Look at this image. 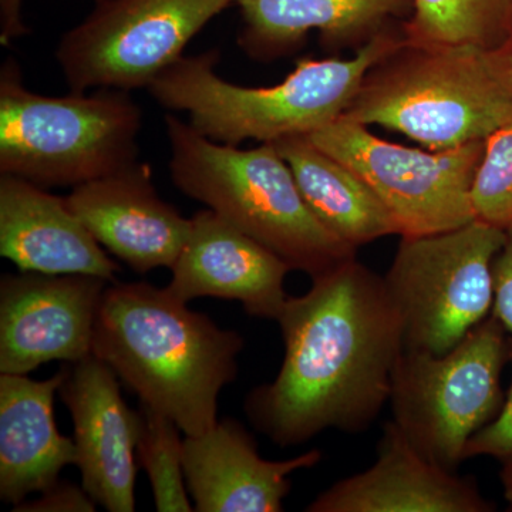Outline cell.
Returning a JSON list of instances; mask_svg holds the SVG:
<instances>
[{"label": "cell", "instance_id": "8", "mask_svg": "<svg viewBox=\"0 0 512 512\" xmlns=\"http://www.w3.org/2000/svg\"><path fill=\"white\" fill-rule=\"evenodd\" d=\"M505 229L481 220L402 237L383 276L403 333V349L446 355L493 313L494 261Z\"/></svg>", "mask_w": 512, "mask_h": 512}, {"label": "cell", "instance_id": "13", "mask_svg": "<svg viewBox=\"0 0 512 512\" xmlns=\"http://www.w3.org/2000/svg\"><path fill=\"white\" fill-rule=\"evenodd\" d=\"M66 200L101 247L137 274L173 268L190 235L191 218L160 197L150 165L138 160L72 188Z\"/></svg>", "mask_w": 512, "mask_h": 512}, {"label": "cell", "instance_id": "26", "mask_svg": "<svg viewBox=\"0 0 512 512\" xmlns=\"http://www.w3.org/2000/svg\"><path fill=\"white\" fill-rule=\"evenodd\" d=\"M493 316L512 335V225L494 261Z\"/></svg>", "mask_w": 512, "mask_h": 512}, {"label": "cell", "instance_id": "1", "mask_svg": "<svg viewBox=\"0 0 512 512\" xmlns=\"http://www.w3.org/2000/svg\"><path fill=\"white\" fill-rule=\"evenodd\" d=\"M276 322L284 362L271 383L245 399L252 426L281 447L330 429L366 430L389 404L403 352L402 325L382 276L349 259L313 278L302 296H288Z\"/></svg>", "mask_w": 512, "mask_h": 512}, {"label": "cell", "instance_id": "27", "mask_svg": "<svg viewBox=\"0 0 512 512\" xmlns=\"http://www.w3.org/2000/svg\"><path fill=\"white\" fill-rule=\"evenodd\" d=\"M22 3L23 0H0V43L3 46L29 33L22 19Z\"/></svg>", "mask_w": 512, "mask_h": 512}, {"label": "cell", "instance_id": "22", "mask_svg": "<svg viewBox=\"0 0 512 512\" xmlns=\"http://www.w3.org/2000/svg\"><path fill=\"white\" fill-rule=\"evenodd\" d=\"M141 431L137 460L153 490L158 512L194 511L188 500L183 466L181 429L170 417L140 403Z\"/></svg>", "mask_w": 512, "mask_h": 512}, {"label": "cell", "instance_id": "6", "mask_svg": "<svg viewBox=\"0 0 512 512\" xmlns=\"http://www.w3.org/2000/svg\"><path fill=\"white\" fill-rule=\"evenodd\" d=\"M143 110L130 92L53 97L23 84L18 60L0 69V174L40 187L76 188L138 160Z\"/></svg>", "mask_w": 512, "mask_h": 512}, {"label": "cell", "instance_id": "16", "mask_svg": "<svg viewBox=\"0 0 512 512\" xmlns=\"http://www.w3.org/2000/svg\"><path fill=\"white\" fill-rule=\"evenodd\" d=\"M319 450L288 458L265 460L254 437L227 417L201 436H185V484L197 512H281L291 491L289 477L315 467Z\"/></svg>", "mask_w": 512, "mask_h": 512}, {"label": "cell", "instance_id": "29", "mask_svg": "<svg viewBox=\"0 0 512 512\" xmlns=\"http://www.w3.org/2000/svg\"><path fill=\"white\" fill-rule=\"evenodd\" d=\"M501 480H503L505 498L510 503L512 510V461L511 463H504Z\"/></svg>", "mask_w": 512, "mask_h": 512}, {"label": "cell", "instance_id": "28", "mask_svg": "<svg viewBox=\"0 0 512 512\" xmlns=\"http://www.w3.org/2000/svg\"><path fill=\"white\" fill-rule=\"evenodd\" d=\"M497 50L501 63H503L505 74H507L508 80L512 84V36L503 46L498 47Z\"/></svg>", "mask_w": 512, "mask_h": 512}, {"label": "cell", "instance_id": "15", "mask_svg": "<svg viewBox=\"0 0 512 512\" xmlns=\"http://www.w3.org/2000/svg\"><path fill=\"white\" fill-rule=\"evenodd\" d=\"M471 478L423 456L393 420L384 424L375 464L320 493L308 512H490Z\"/></svg>", "mask_w": 512, "mask_h": 512}, {"label": "cell", "instance_id": "21", "mask_svg": "<svg viewBox=\"0 0 512 512\" xmlns=\"http://www.w3.org/2000/svg\"><path fill=\"white\" fill-rule=\"evenodd\" d=\"M402 32L413 45L498 49L512 36V0H413Z\"/></svg>", "mask_w": 512, "mask_h": 512}, {"label": "cell", "instance_id": "17", "mask_svg": "<svg viewBox=\"0 0 512 512\" xmlns=\"http://www.w3.org/2000/svg\"><path fill=\"white\" fill-rule=\"evenodd\" d=\"M0 255L22 272L93 275L117 281L121 268L66 198L0 174Z\"/></svg>", "mask_w": 512, "mask_h": 512}, {"label": "cell", "instance_id": "12", "mask_svg": "<svg viewBox=\"0 0 512 512\" xmlns=\"http://www.w3.org/2000/svg\"><path fill=\"white\" fill-rule=\"evenodd\" d=\"M62 369L59 394L73 420L82 487L104 510L133 512L140 410L128 407L119 377L93 353Z\"/></svg>", "mask_w": 512, "mask_h": 512}, {"label": "cell", "instance_id": "5", "mask_svg": "<svg viewBox=\"0 0 512 512\" xmlns=\"http://www.w3.org/2000/svg\"><path fill=\"white\" fill-rule=\"evenodd\" d=\"M343 117L450 150L512 120V84L497 49L403 40L369 70Z\"/></svg>", "mask_w": 512, "mask_h": 512}, {"label": "cell", "instance_id": "9", "mask_svg": "<svg viewBox=\"0 0 512 512\" xmlns=\"http://www.w3.org/2000/svg\"><path fill=\"white\" fill-rule=\"evenodd\" d=\"M232 0H100L64 33L56 60L72 92L147 89Z\"/></svg>", "mask_w": 512, "mask_h": 512}, {"label": "cell", "instance_id": "19", "mask_svg": "<svg viewBox=\"0 0 512 512\" xmlns=\"http://www.w3.org/2000/svg\"><path fill=\"white\" fill-rule=\"evenodd\" d=\"M63 376V369L46 380L0 376V500L12 507L76 466V444L59 433L53 413Z\"/></svg>", "mask_w": 512, "mask_h": 512}, {"label": "cell", "instance_id": "20", "mask_svg": "<svg viewBox=\"0 0 512 512\" xmlns=\"http://www.w3.org/2000/svg\"><path fill=\"white\" fill-rule=\"evenodd\" d=\"M291 167L313 214L352 248L399 235L396 222L379 197L356 173L320 150L308 137L274 143Z\"/></svg>", "mask_w": 512, "mask_h": 512}, {"label": "cell", "instance_id": "10", "mask_svg": "<svg viewBox=\"0 0 512 512\" xmlns=\"http://www.w3.org/2000/svg\"><path fill=\"white\" fill-rule=\"evenodd\" d=\"M308 138L372 188L392 215L400 237L437 234L476 220L471 187L485 140L450 150L421 151L389 143L346 117Z\"/></svg>", "mask_w": 512, "mask_h": 512}, {"label": "cell", "instance_id": "4", "mask_svg": "<svg viewBox=\"0 0 512 512\" xmlns=\"http://www.w3.org/2000/svg\"><path fill=\"white\" fill-rule=\"evenodd\" d=\"M164 123L171 180L191 200L312 279L356 258L357 249L340 241L313 214L274 143L245 150L212 141L171 114Z\"/></svg>", "mask_w": 512, "mask_h": 512}, {"label": "cell", "instance_id": "3", "mask_svg": "<svg viewBox=\"0 0 512 512\" xmlns=\"http://www.w3.org/2000/svg\"><path fill=\"white\" fill-rule=\"evenodd\" d=\"M404 40L402 26L387 30L348 59L303 57L274 86L247 87L217 73L220 50L183 56L147 87L161 107L190 116L205 137L228 146L308 137L345 116L366 74Z\"/></svg>", "mask_w": 512, "mask_h": 512}, {"label": "cell", "instance_id": "25", "mask_svg": "<svg viewBox=\"0 0 512 512\" xmlns=\"http://www.w3.org/2000/svg\"><path fill=\"white\" fill-rule=\"evenodd\" d=\"M97 504L92 497L70 481H57L32 501H22L12 508L15 512H94Z\"/></svg>", "mask_w": 512, "mask_h": 512}, {"label": "cell", "instance_id": "2", "mask_svg": "<svg viewBox=\"0 0 512 512\" xmlns=\"http://www.w3.org/2000/svg\"><path fill=\"white\" fill-rule=\"evenodd\" d=\"M244 338L191 311L167 288L110 282L101 299L93 355L185 436L218 423V397L235 382Z\"/></svg>", "mask_w": 512, "mask_h": 512}, {"label": "cell", "instance_id": "14", "mask_svg": "<svg viewBox=\"0 0 512 512\" xmlns=\"http://www.w3.org/2000/svg\"><path fill=\"white\" fill-rule=\"evenodd\" d=\"M291 271L271 249L208 208L191 218L167 289L185 303L211 296L239 302L255 318L276 320L288 299L285 278Z\"/></svg>", "mask_w": 512, "mask_h": 512}, {"label": "cell", "instance_id": "7", "mask_svg": "<svg viewBox=\"0 0 512 512\" xmlns=\"http://www.w3.org/2000/svg\"><path fill=\"white\" fill-rule=\"evenodd\" d=\"M508 357L511 340L493 315L446 355L403 349L390 390L392 420L424 457L456 471L468 441L503 406Z\"/></svg>", "mask_w": 512, "mask_h": 512}, {"label": "cell", "instance_id": "11", "mask_svg": "<svg viewBox=\"0 0 512 512\" xmlns=\"http://www.w3.org/2000/svg\"><path fill=\"white\" fill-rule=\"evenodd\" d=\"M110 282L93 275L22 272L0 279V373L29 375L45 363L92 355Z\"/></svg>", "mask_w": 512, "mask_h": 512}, {"label": "cell", "instance_id": "18", "mask_svg": "<svg viewBox=\"0 0 512 512\" xmlns=\"http://www.w3.org/2000/svg\"><path fill=\"white\" fill-rule=\"evenodd\" d=\"M241 10L238 45L256 62H274L298 52L312 30L323 49H360L403 25L413 0H232Z\"/></svg>", "mask_w": 512, "mask_h": 512}, {"label": "cell", "instance_id": "24", "mask_svg": "<svg viewBox=\"0 0 512 512\" xmlns=\"http://www.w3.org/2000/svg\"><path fill=\"white\" fill-rule=\"evenodd\" d=\"M512 359V340L511 357ZM466 460L473 457H493L503 463L512 461V384L500 412L487 426L477 431L466 447Z\"/></svg>", "mask_w": 512, "mask_h": 512}, {"label": "cell", "instance_id": "23", "mask_svg": "<svg viewBox=\"0 0 512 512\" xmlns=\"http://www.w3.org/2000/svg\"><path fill=\"white\" fill-rule=\"evenodd\" d=\"M471 204L477 220L507 229L512 225V120L485 140Z\"/></svg>", "mask_w": 512, "mask_h": 512}]
</instances>
